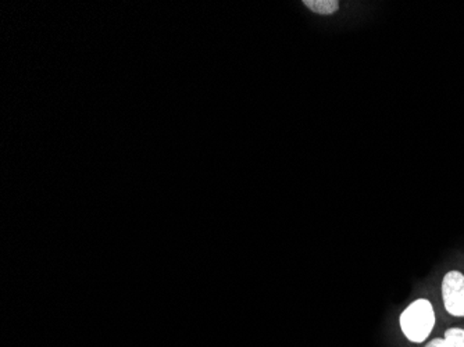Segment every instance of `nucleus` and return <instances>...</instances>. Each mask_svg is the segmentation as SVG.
<instances>
[{
  "label": "nucleus",
  "mask_w": 464,
  "mask_h": 347,
  "mask_svg": "<svg viewBox=\"0 0 464 347\" xmlns=\"http://www.w3.org/2000/svg\"><path fill=\"white\" fill-rule=\"evenodd\" d=\"M426 347H464L463 328H450L445 333L444 339H432Z\"/></svg>",
  "instance_id": "obj_3"
},
{
  "label": "nucleus",
  "mask_w": 464,
  "mask_h": 347,
  "mask_svg": "<svg viewBox=\"0 0 464 347\" xmlns=\"http://www.w3.org/2000/svg\"><path fill=\"white\" fill-rule=\"evenodd\" d=\"M403 335L413 343H423L431 335L435 325V313L431 302L419 299L409 304L399 318Z\"/></svg>",
  "instance_id": "obj_1"
},
{
  "label": "nucleus",
  "mask_w": 464,
  "mask_h": 347,
  "mask_svg": "<svg viewBox=\"0 0 464 347\" xmlns=\"http://www.w3.org/2000/svg\"><path fill=\"white\" fill-rule=\"evenodd\" d=\"M304 6L322 15H331L340 9L338 0H304Z\"/></svg>",
  "instance_id": "obj_4"
},
{
  "label": "nucleus",
  "mask_w": 464,
  "mask_h": 347,
  "mask_svg": "<svg viewBox=\"0 0 464 347\" xmlns=\"http://www.w3.org/2000/svg\"><path fill=\"white\" fill-rule=\"evenodd\" d=\"M442 299L445 309L453 317H464V275L450 271L442 281Z\"/></svg>",
  "instance_id": "obj_2"
}]
</instances>
